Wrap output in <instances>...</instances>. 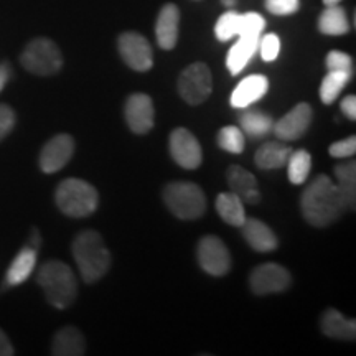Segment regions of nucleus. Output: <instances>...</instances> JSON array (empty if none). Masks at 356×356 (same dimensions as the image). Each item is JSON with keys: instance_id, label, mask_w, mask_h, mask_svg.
Instances as JSON below:
<instances>
[{"instance_id": "f257e3e1", "label": "nucleus", "mask_w": 356, "mask_h": 356, "mask_svg": "<svg viewBox=\"0 0 356 356\" xmlns=\"http://www.w3.org/2000/svg\"><path fill=\"white\" fill-rule=\"evenodd\" d=\"M300 207L307 222L317 228L330 226L348 210L345 197L327 175H317L310 181L302 195Z\"/></svg>"}, {"instance_id": "f03ea898", "label": "nucleus", "mask_w": 356, "mask_h": 356, "mask_svg": "<svg viewBox=\"0 0 356 356\" xmlns=\"http://www.w3.org/2000/svg\"><path fill=\"white\" fill-rule=\"evenodd\" d=\"M73 257L86 284H95L109 270L111 252L104 239L96 231L88 229L76 236L71 246Z\"/></svg>"}, {"instance_id": "7ed1b4c3", "label": "nucleus", "mask_w": 356, "mask_h": 356, "mask_svg": "<svg viewBox=\"0 0 356 356\" xmlns=\"http://www.w3.org/2000/svg\"><path fill=\"white\" fill-rule=\"evenodd\" d=\"M37 282L47 300L58 310L68 309L78 296L76 275L61 261L44 262L37 274Z\"/></svg>"}, {"instance_id": "20e7f679", "label": "nucleus", "mask_w": 356, "mask_h": 356, "mask_svg": "<svg viewBox=\"0 0 356 356\" xmlns=\"http://www.w3.org/2000/svg\"><path fill=\"white\" fill-rule=\"evenodd\" d=\"M55 200L63 215L70 218H86L96 211L99 195L95 186L79 178H66L58 185Z\"/></svg>"}, {"instance_id": "39448f33", "label": "nucleus", "mask_w": 356, "mask_h": 356, "mask_svg": "<svg viewBox=\"0 0 356 356\" xmlns=\"http://www.w3.org/2000/svg\"><path fill=\"white\" fill-rule=\"evenodd\" d=\"M20 63L37 76H53L63 68V55L50 38H35L20 55Z\"/></svg>"}, {"instance_id": "423d86ee", "label": "nucleus", "mask_w": 356, "mask_h": 356, "mask_svg": "<svg viewBox=\"0 0 356 356\" xmlns=\"http://www.w3.org/2000/svg\"><path fill=\"white\" fill-rule=\"evenodd\" d=\"M163 202L173 215L180 220H197L207 210L203 190L195 184L177 181L163 190Z\"/></svg>"}, {"instance_id": "0eeeda50", "label": "nucleus", "mask_w": 356, "mask_h": 356, "mask_svg": "<svg viewBox=\"0 0 356 356\" xmlns=\"http://www.w3.org/2000/svg\"><path fill=\"white\" fill-rule=\"evenodd\" d=\"M213 91L211 71L204 63H193L181 71L178 78V92L191 106L202 104Z\"/></svg>"}, {"instance_id": "6e6552de", "label": "nucleus", "mask_w": 356, "mask_h": 356, "mask_svg": "<svg viewBox=\"0 0 356 356\" xmlns=\"http://www.w3.org/2000/svg\"><path fill=\"white\" fill-rule=\"evenodd\" d=\"M119 53L134 71L145 73L154 66V51L145 37L136 32L122 33L118 40Z\"/></svg>"}, {"instance_id": "1a4fd4ad", "label": "nucleus", "mask_w": 356, "mask_h": 356, "mask_svg": "<svg viewBox=\"0 0 356 356\" xmlns=\"http://www.w3.org/2000/svg\"><path fill=\"white\" fill-rule=\"evenodd\" d=\"M198 262L204 273L221 277L229 273L231 254L220 238L204 236L198 243Z\"/></svg>"}, {"instance_id": "9d476101", "label": "nucleus", "mask_w": 356, "mask_h": 356, "mask_svg": "<svg viewBox=\"0 0 356 356\" xmlns=\"http://www.w3.org/2000/svg\"><path fill=\"white\" fill-rule=\"evenodd\" d=\"M251 291L256 296H269V293L284 292L291 287L292 277L286 267L267 262V264L257 266L249 277Z\"/></svg>"}, {"instance_id": "9b49d317", "label": "nucleus", "mask_w": 356, "mask_h": 356, "mask_svg": "<svg viewBox=\"0 0 356 356\" xmlns=\"http://www.w3.org/2000/svg\"><path fill=\"white\" fill-rule=\"evenodd\" d=\"M170 154L178 165L186 170H195L202 165V145L197 137L184 127H178L170 134Z\"/></svg>"}, {"instance_id": "f8f14e48", "label": "nucleus", "mask_w": 356, "mask_h": 356, "mask_svg": "<svg viewBox=\"0 0 356 356\" xmlns=\"http://www.w3.org/2000/svg\"><path fill=\"white\" fill-rule=\"evenodd\" d=\"M74 154V140L68 134H60L43 145L40 154V168L44 173H56L70 162Z\"/></svg>"}, {"instance_id": "ddd939ff", "label": "nucleus", "mask_w": 356, "mask_h": 356, "mask_svg": "<svg viewBox=\"0 0 356 356\" xmlns=\"http://www.w3.org/2000/svg\"><path fill=\"white\" fill-rule=\"evenodd\" d=\"M312 118H314V113H312L310 106L307 102H300L289 111L282 119L274 122L273 132L280 140H297L309 131Z\"/></svg>"}, {"instance_id": "4468645a", "label": "nucleus", "mask_w": 356, "mask_h": 356, "mask_svg": "<svg viewBox=\"0 0 356 356\" xmlns=\"http://www.w3.org/2000/svg\"><path fill=\"white\" fill-rule=\"evenodd\" d=\"M124 113L132 132L147 134L154 127V102L147 95L137 92L129 96Z\"/></svg>"}, {"instance_id": "2eb2a0df", "label": "nucleus", "mask_w": 356, "mask_h": 356, "mask_svg": "<svg viewBox=\"0 0 356 356\" xmlns=\"http://www.w3.org/2000/svg\"><path fill=\"white\" fill-rule=\"evenodd\" d=\"M178 29H180V10L173 3H165L155 24L159 47L163 50H172L178 42Z\"/></svg>"}, {"instance_id": "dca6fc26", "label": "nucleus", "mask_w": 356, "mask_h": 356, "mask_svg": "<svg viewBox=\"0 0 356 356\" xmlns=\"http://www.w3.org/2000/svg\"><path fill=\"white\" fill-rule=\"evenodd\" d=\"M267 88H269V81H267L266 76H262V74H251V76L244 78L234 88L233 95L229 97L231 106L236 109L248 108V106L259 101L266 95Z\"/></svg>"}, {"instance_id": "f3484780", "label": "nucleus", "mask_w": 356, "mask_h": 356, "mask_svg": "<svg viewBox=\"0 0 356 356\" xmlns=\"http://www.w3.org/2000/svg\"><path fill=\"white\" fill-rule=\"evenodd\" d=\"M228 184L233 193L238 195L246 204H257L261 202L257 180L251 172L239 165H231L228 170Z\"/></svg>"}, {"instance_id": "a211bd4d", "label": "nucleus", "mask_w": 356, "mask_h": 356, "mask_svg": "<svg viewBox=\"0 0 356 356\" xmlns=\"http://www.w3.org/2000/svg\"><path fill=\"white\" fill-rule=\"evenodd\" d=\"M241 228L244 239L254 251L270 252L277 248V238L266 222L256 220V218H246Z\"/></svg>"}, {"instance_id": "6ab92c4d", "label": "nucleus", "mask_w": 356, "mask_h": 356, "mask_svg": "<svg viewBox=\"0 0 356 356\" xmlns=\"http://www.w3.org/2000/svg\"><path fill=\"white\" fill-rule=\"evenodd\" d=\"M259 35H241L234 47H231L226 58V66L231 71V74H238L244 70V66L249 63L254 53L259 48Z\"/></svg>"}, {"instance_id": "aec40b11", "label": "nucleus", "mask_w": 356, "mask_h": 356, "mask_svg": "<svg viewBox=\"0 0 356 356\" xmlns=\"http://www.w3.org/2000/svg\"><path fill=\"white\" fill-rule=\"evenodd\" d=\"M86 353V341L83 333L74 327H65L56 332L51 343V355L55 356H81Z\"/></svg>"}, {"instance_id": "412c9836", "label": "nucleus", "mask_w": 356, "mask_h": 356, "mask_svg": "<svg viewBox=\"0 0 356 356\" xmlns=\"http://www.w3.org/2000/svg\"><path fill=\"white\" fill-rule=\"evenodd\" d=\"M35 266H37V249L32 246H25L15 259L12 261L6 275L7 286H20L33 273Z\"/></svg>"}, {"instance_id": "4be33fe9", "label": "nucleus", "mask_w": 356, "mask_h": 356, "mask_svg": "<svg viewBox=\"0 0 356 356\" xmlns=\"http://www.w3.org/2000/svg\"><path fill=\"white\" fill-rule=\"evenodd\" d=\"M292 149L280 142H266L254 155L256 165L261 170H277L287 165V160L291 157Z\"/></svg>"}, {"instance_id": "5701e85b", "label": "nucleus", "mask_w": 356, "mask_h": 356, "mask_svg": "<svg viewBox=\"0 0 356 356\" xmlns=\"http://www.w3.org/2000/svg\"><path fill=\"white\" fill-rule=\"evenodd\" d=\"M322 332L327 337L337 340H355L356 338V322L348 320L338 310H327L322 317Z\"/></svg>"}, {"instance_id": "b1692460", "label": "nucleus", "mask_w": 356, "mask_h": 356, "mask_svg": "<svg viewBox=\"0 0 356 356\" xmlns=\"http://www.w3.org/2000/svg\"><path fill=\"white\" fill-rule=\"evenodd\" d=\"M216 211L220 213L222 221H226L231 226L241 228L243 222L246 221V211H244V203L238 195L233 191L218 195L216 198Z\"/></svg>"}, {"instance_id": "393cba45", "label": "nucleus", "mask_w": 356, "mask_h": 356, "mask_svg": "<svg viewBox=\"0 0 356 356\" xmlns=\"http://www.w3.org/2000/svg\"><path fill=\"white\" fill-rule=\"evenodd\" d=\"M318 30L323 35H332V37L348 33L350 24L346 12L338 3L337 6H327L318 19Z\"/></svg>"}, {"instance_id": "a878e982", "label": "nucleus", "mask_w": 356, "mask_h": 356, "mask_svg": "<svg viewBox=\"0 0 356 356\" xmlns=\"http://www.w3.org/2000/svg\"><path fill=\"white\" fill-rule=\"evenodd\" d=\"M239 124H241L244 134L252 137V139L266 137L274 129L273 118L262 113V111H248V113H243L239 115Z\"/></svg>"}, {"instance_id": "bb28decb", "label": "nucleus", "mask_w": 356, "mask_h": 356, "mask_svg": "<svg viewBox=\"0 0 356 356\" xmlns=\"http://www.w3.org/2000/svg\"><path fill=\"white\" fill-rule=\"evenodd\" d=\"M335 177H337V186L341 191L346 203H348L350 210H355L356 203V163L355 160L351 162L340 163L335 167Z\"/></svg>"}, {"instance_id": "cd10ccee", "label": "nucleus", "mask_w": 356, "mask_h": 356, "mask_svg": "<svg viewBox=\"0 0 356 356\" xmlns=\"http://www.w3.org/2000/svg\"><path fill=\"white\" fill-rule=\"evenodd\" d=\"M351 73H345V71H328L327 76L323 78L322 84H320V99L323 104H332L343 91V88L350 83Z\"/></svg>"}, {"instance_id": "c85d7f7f", "label": "nucleus", "mask_w": 356, "mask_h": 356, "mask_svg": "<svg viewBox=\"0 0 356 356\" xmlns=\"http://www.w3.org/2000/svg\"><path fill=\"white\" fill-rule=\"evenodd\" d=\"M287 172L289 180L293 185H300L309 178L310 168H312V157L307 150H292L291 157L287 160Z\"/></svg>"}, {"instance_id": "c756f323", "label": "nucleus", "mask_w": 356, "mask_h": 356, "mask_svg": "<svg viewBox=\"0 0 356 356\" xmlns=\"http://www.w3.org/2000/svg\"><path fill=\"white\" fill-rule=\"evenodd\" d=\"M218 145H220L222 150H226V152L241 154L244 150V145H246L243 131L234 126L222 127L220 134H218Z\"/></svg>"}, {"instance_id": "7c9ffc66", "label": "nucleus", "mask_w": 356, "mask_h": 356, "mask_svg": "<svg viewBox=\"0 0 356 356\" xmlns=\"http://www.w3.org/2000/svg\"><path fill=\"white\" fill-rule=\"evenodd\" d=\"M239 17H241V13L233 10L222 13L215 25L216 38L221 40V42H228L233 37H238Z\"/></svg>"}, {"instance_id": "2f4dec72", "label": "nucleus", "mask_w": 356, "mask_h": 356, "mask_svg": "<svg viewBox=\"0 0 356 356\" xmlns=\"http://www.w3.org/2000/svg\"><path fill=\"white\" fill-rule=\"evenodd\" d=\"M264 29H266L264 17L256 12H248L239 17L238 37H241V35H259L261 37L262 30Z\"/></svg>"}, {"instance_id": "473e14b6", "label": "nucleus", "mask_w": 356, "mask_h": 356, "mask_svg": "<svg viewBox=\"0 0 356 356\" xmlns=\"http://www.w3.org/2000/svg\"><path fill=\"white\" fill-rule=\"evenodd\" d=\"M328 71H345V73H353V61L350 55L343 51H330L327 56Z\"/></svg>"}, {"instance_id": "72a5a7b5", "label": "nucleus", "mask_w": 356, "mask_h": 356, "mask_svg": "<svg viewBox=\"0 0 356 356\" xmlns=\"http://www.w3.org/2000/svg\"><path fill=\"white\" fill-rule=\"evenodd\" d=\"M259 48H261V56L264 61H274L279 56L280 51V40L277 35L269 33L264 38L259 40Z\"/></svg>"}, {"instance_id": "f704fd0d", "label": "nucleus", "mask_w": 356, "mask_h": 356, "mask_svg": "<svg viewBox=\"0 0 356 356\" xmlns=\"http://www.w3.org/2000/svg\"><path fill=\"white\" fill-rule=\"evenodd\" d=\"M266 8L274 15H291L300 8V0H266Z\"/></svg>"}, {"instance_id": "c9c22d12", "label": "nucleus", "mask_w": 356, "mask_h": 356, "mask_svg": "<svg viewBox=\"0 0 356 356\" xmlns=\"http://www.w3.org/2000/svg\"><path fill=\"white\" fill-rule=\"evenodd\" d=\"M328 152H330L332 157H335V159L353 157L356 152V137L351 136V137H346V139H343V140L335 142V144L330 145Z\"/></svg>"}, {"instance_id": "e433bc0d", "label": "nucleus", "mask_w": 356, "mask_h": 356, "mask_svg": "<svg viewBox=\"0 0 356 356\" xmlns=\"http://www.w3.org/2000/svg\"><path fill=\"white\" fill-rule=\"evenodd\" d=\"M17 122L15 111H13L10 106L0 104V142H2L6 137L13 131Z\"/></svg>"}, {"instance_id": "4c0bfd02", "label": "nucleus", "mask_w": 356, "mask_h": 356, "mask_svg": "<svg viewBox=\"0 0 356 356\" xmlns=\"http://www.w3.org/2000/svg\"><path fill=\"white\" fill-rule=\"evenodd\" d=\"M341 111L346 118L355 121L356 119V97L355 96H346L343 101H341Z\"/></svg>"}, {"instance_id": "58836bf2", "label": "nucleus", "mask_w": 356, "mask_h": 356, "mask_svg": "<svg viewBox=\"0 0 356 356\" xmlns=\"http://www.w3.org/2000/svg\"><path fill=\"white\" fill-rule=\"evenodd\" d=\"M15 355V350H13V345L8 340L6 332L0 330V356H12Z\"/></svg>"}, {"instance_id": "ea45409f", "label": "nucleus", "mask_w": 356, "mask_h": 356, "mask_svg": "<svg viewBox=\"0 0 356 356\" xmlns=\"http://www.w3.org/2000/svg\"><path fill=\"white\" fill-rule=\"evenodd\" d=\"M8 78H10V66L8 63H0V92L6 88Z\"/></svg>"}, {"instance_id": "a19ab883", "label": "nucleus", "mask_w": 356, "mask_h": 356, "mask_svg": "<svg viewBox=\"0 0 356 356\" xmlns=\"http://www.w3.org/2000/svg\"><path fill=\"white\" fill-rule=\"evenodd\" d=\"M40 243H42V239H40V234H38V231L37 229H33V233H32V238H30V244L29 246H32V248H35L38 251V246H40Z\"/></svg>"}, {"instance_id": "79ce46f5", "label": "nucleus", "mask_w": 356, "mask_h": 356, "mask_svg": "<svg viewBox=\"0 0 356 356\" xmlns=\"http://www.w3.org/2000/svg\"><path fill=\"white\" fill-rule=\"evenodd\" d=\"M341 0H323L325 6H337V3H340Z\"/></svg>"}, {"instance_id": "37998d69", "label": "nucleus", "mask_w": 356, "mask_h": 356, "mask_svg": "<svg viewBox=\"0 0 356 356\" xmlns=\"http://www.w3.org/2000/svg\"><path fill=\"white\" fill-rule=\"evenodd\" d=\"M234 2H236V0H222V3H225V6H228V7L234 6Z\"/></svg>"}]
</instances>
